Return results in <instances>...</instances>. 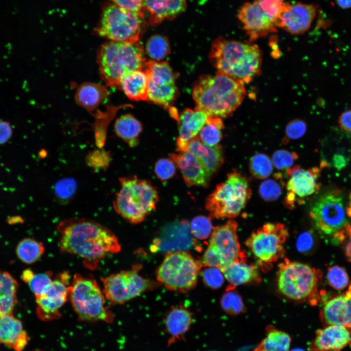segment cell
<instances>
[{
    "label": "cell",
    "mask_w": 351,
    "mask_h": 351,
    "mask_svg": "<svg viewBox=\"0 0 351 351\" xmlns=\"http://www.w3.org/2000/svg\"><path fill=\"white\" fill-rule=\"evenodd\" d=\"M57 230L60 235V252L80 257L90 269H96L100 260L121 250L118 239L111 230L90 219H65L58 224Z\"/></svg>",
    "instance_id": "1"
},
{
    "label": "cell",
    "mask_w": 351,
    "mask_h": 351,
    "mask_svg": "<svg viewBox=\"0 0 351 351\" xmlns=\"http://www.w3.org/2000/svg\"><path fill=\"white\" fill-rule=\"evenodd\" d=\"M246 95L244 83L217 73L202 75L193 86L195 108L208 116H230L241 105Z\"/></svg>",
    "instance_id": "2"
},
{
    "label": "cell",
    "mask_w": 351,
    "mask_h": 351,
    "mask_svg": "<svg viewBox=\"0 0 351 351\" xmlns=\"http://www.w3.org/2000/svg\"><path fill=\"white\" fill-rule=\"evenodd\" d=\"M262 53L256 44L219 37L212 43L209 58L217 73L243 83L261 70Z\"/></svg>",
    "instance_id": "3"
},
{
    "label": "cell",
    "mask_w": 351,
    "mask_h": 351,
    "mask_svg": "<svg viewBox=\"0 0 351 351\" xmlns=\"http://www.w3.org/2000/svg\"><path fill=\"white\" fill-rule=\"evenodd\" d=\"M97 63L101 79L107 86H118L126 75L144 70L146 62L141 43L109 41L97 51Z\"/></svg>",
    "instance_id": "4"
},
{
    "label": "cell",
    "mask_w": 351,
    "mask_h": 351,
    "mask_svg": "<svg viewBox=\"0 0 351 351\" xmlns=\"http://www.w3.org/2000/svg\"><path fill=\"white\" fill-rule=\"evenodd\" d=\"M120 189L113 201L115 211L128 222L137 224L155 211L157 191L149 181L135 176L119 178Z\"/></svg>",
    "instance_id": "5"
},
{
    "label": "cell",
    "mask_w": 351,
    "mask_h": 351,
    "mask_svg": "<svg viewBox=\"0 0 351 351\" xmlns=\"http://www.w3.org/2000/svg\"><path fill=\"white\" fill-rule=\"evenodd\" d=\"M277 285L280 292L288 298L315 304L321 273L306 264L286 259L279 265Z\"/></svg>",
    "instance_id": "6"
},
{
    "label": "cell",
    "mask_w": 351,
    "mask_h": 351,
    "mask_svg": "<svg viewBox=\"0 0 351 351\" xmlns=\"http://www.w3.org/2000/svg\"><path fill=\"white\" fill-rule=\"evenodd\" d=\"M251 195L247 178L234 170L207 197L205 208L210 213V218H233L244 209Z\"/></svg>",
    "instance_id": "7"
},
{
    "label": "cell",
    "mask_w": 351,
    "mask_h": 351,
    "mask_svg": "<svg viewBox=\"0 0 351 351\" xmlns=\"http://www.w3.org/2000/svg\"><path fill=\"white\" fill-rule=\"evenodd\" d=\"M70 286L69 298L79 320L113 322V314L105 306L103 292L94 277L76 273Z\"/></svg>",
    "instance_id": "8"
},
{
    "label": "cell",
    "mask_w": 351,
    "mask_h": 351,
    "mask_svg": "<svg viewBox=\"0 0 351 351\" xmlns=\"http://www.w3.org/2000/svg\"><path fill=\"white\" fill-rule=\"evenodd\" d=\"M310 215L321 233L332 236L333 242L344 239L351 210L346 208L342 195L336 191L326 193L313 203Z\"/></svg>",
    "instance_id": "9"
},
{
    "label": "cell",
    "mask_w": 351,
    "mask_h": 351,
    "mask_svg": "<svg viewBox=\"0 0 351 351\" xmlns=\"http://www.w3.org/2000/svg\"><path fill=\"white\" fill-rule=\"evenodd\" d=\"M201 263L184 251L168 253L156 271L157 280L167 289L187 292L196 284Z\"/></svg>",
    "instance_id": "10"
},
{
    "label": "cell",
    "mask_w": 351,
    "mask_h": 351,
    "mask_svg": "<svg viewBox=\"0 0 351 351\" xmlns=\"http://www.w3.org/2000/svg\"><path fill=\"white\" fill-rule=\"evenodd\" d=\"M237 227L235 221L229 220L223 225L213 227L209 245L202 257L204 266L221 271L244 254L238 240Z\"/></svg>",
    "instance_id": "11"
},
{
    "label": "cell",
    "mask_w": 351,
    "mask_h": 351,
    "mask_svg": "<svg viewBox=\"0 0 351 351\" xmlns=\"http://www.w3.org/2000/svg\"><path fill=\"white\" fill-rule=\"evenodd\" d=\"M141 18L115 4H109L103 9L97 31L100 36L112 41L135 43L139 39Z\"/></svg>",
    "instance_id": "12"
},
{
    "label": "cell",
    "mask_w": 351,
    "mask_h": 351,
    "mask_svg": "<svg viewBox=\"0 0 351 351\" xmlns=\"http://www.w3.org/2000/svg\"><path fill=\"white\" fill-rule=\"evenodd\" d=\"M288 235L284 224L268 223L254 232L245 244L258 264L265 269L269 268L270 265L283 256V244Z\"/></svg>",
    "instance_id": "13"
},
{
    "label": "cell",
    "mask_w": 351,
    "mask_h": 351,
    "mask_svg": "<svg viewBox=\"0 0 351 351\" xmlns=\"http://www.w3.org/2000/svg\"><path fill=\"white\" fill-rule=\"evenodd\" d=\"M136 266L101 279L106 300L113 304H122L139 295L154 285L138 273Z\"/></svg>",
    "instance_id": "14"
},
{
    "label": "cell",
    "mask_w": 351,
    "mask_h": 351,
    "mask_svg": "<svg viewBox=\"0 0 351 351\" xmlns=\"http://www.w3.org/2000/svg\"><path fill=\"white\" fill-rule=\"evenodd\" d=\"M288 176L286 184L287 195L284 201L286 207L293 209L296 203L304 202L303 199L316 193L319 188V168L306 169L296 165L286 170Z\"/></svg>",
    "instance_id": "15"
},
{
    "label": "cell",
    "mask_w": 351,
    "mask_h": 351,
    "mask_svg": "<svg viewBox=\"0 0 351 351\" xmlns=\"http://www.w3.org/2000/svg\"><path fill=\"white\" fill-rule=\"evenodd\" d=\"M320 155L321 168H345L351 159V134L340 127L332 128L321 142Z\"/></svg>",
    "instance_id": "16"
},
{
    "label": "cell",
    "mask_w": 351,
    "mask_h": 351,
    "mask_svg": "<svg viewBox=\"0 0 351 351\" xmlns=\"http://www.w3.org/2000/svg\"><path fill=\"white\" fill-rule=\"evenodd\" d=\"M69 279L70 275L66 272L59 273L44 294L35 297L36 313L40 320L49 321L61 316L60 309L69 298L71 289L70 285H68Z\"/></svg>",
    "instance_id": "17"
},
{
    "label": "cell",
    "mask_w": 351,
    "mask_h": 351,
    "mask_svg": "<svg viewBox=\"0 0 351 351\" xmlns=\"http://www.w3.org/2000/svg\"><path fill=\"white\" fill-rule=\"evenodd\" d=\"M237 17L251 41L276 31L274 23L254 0L244 4L238 10Z\"/></svg>",
    "instance_id": "18"
},
{
    "label": "cell",
    "mask_w": 351,
    "mask_h": 351,
    "mask_svg": "<svg viewBox=\"0 0 351 351\" xmlns=\"http://www.w3.org/2000/svg\"><path fill=\"white\" fill-rule=\"evenodd\" d=\"M317 9L313 4L288 3L281 15L277 27H281L292 35L303 34L310 28Z\"/></svg>",
    "instance_id": "19"
},
{
    "label": "cell",
    "mask_w": 351,
    "mask_h": 351,
    "mask_svg": "<svg viewBox=\"0 0 351 351\" xmlns=\"http://www.w3.org/2000/svg\"><path fill=\"white\" fill-rule=\"evenodd\" d=\"M351 344V332L344 327L331 325L316 331L309 351H341Z\"/></svg>",
    "instance_id": "20"
},
{
    "label": "cell",
    "mask_w": 351,
    "mask_h": 351,
    "mask_svg": "<svg viewBox=\"0 0 351 351\" xmlns=\"http://www.w3.org/2000/svg\"><path fill=\"white\" fill-rule=\"evenodd\" d=\"M320 315L325 326L339 325L351 332V284L345 294L325 302Z\"/></svg>",
    "instance_id": "21"
},
{
    "label": "cell",
    "mask_w": 351,
    "mask_h": 351,
    "mask_svg": "<svg viewBox=\"0 0 351 351\" xmlns=\"http://www.w3.org/2000/svg\"><path fill=\"white\" fill-rule=\"evenodd\" d=\"M208 116L204 112L195 108L186 109L178 117L179 136L176 140V150L185 152L187 143L196 136L205 124Z\"/></svg>",
    "instance_id": "22"
},
{
    "label": "cell",
    "mask_w": 351,
    "mask_h": 351,
    "mask_svg": "<svg viewBox=\"0 0 351 351\" xmlns=\"http://www.w3.org/2000/svg\"><path fill=\"white\" fill-rule=\"evenodd\" d=\"M170 158L180 169L188 185L208 186L211 177L194 155L189 152L173 153Z\"/></svg>",
    "instance_id": "23"
},
{
    "label": "cell",
    "mask_w": 351,
    "mask_h": 351,
    "mask_svg": "<svg viewBox=\"0 0 351 351\" xmlns=\"http://www.w3.org/2000/svg\"><path fill=\"white\" fill-rule=\"evenodd\" d=\"M186 152H190L197 158L210 177L218 170L223 163L221 146L207 145L197 136L187 143Z\"/></svg>",
    "instance_id": "24"
},
{
    "label": "cell",
    "mask_w": 351,
    "mask_h": 351,
    "mask_svg": "<svg viewBox=\"0 0 351 351\" xmlns=\"http://www.w3.org/2000/svg\"><path fill=\"white\" fill-rule=\"evenodd\" d=\"M29 338L21 322L12 314L0 316V344L16 351H22Z\"/></svg>",
    "instance_id": "25"
},
{
    "label": "cell",
    "mask_w": 351,
    "mask_h": 351,
    "mask_svg": "<svg viewBox=\"0 0 351 351\" xmlns=\"http://www.w3.org/2000/svg\"><path fill=\"white\" fill-rule=\"evenodd\" d=\"M221 271L230 285L227 291L232 290L238 285L258 283L261 281L257 267L247 263L245 254Z\"/></svg>",
    "instance_id": "26"
},
{
    "label": "cell",
    "mask_w": 351,
    "mask_h": 351,
    "mask_svg": "<svg viewBox=\"0 0 351 351\" xmlns=\"http://www.w3.org/2000/svg\"><path fill=\"white\" fill-rule=\"evenodd\" d=\"M186 0H143L149 23L156 26L165 19H174L185 10Z\"/></svg>",
    "instance_id": "27"
},
{
    "label": "cell",
    "mask_w": 351,
    "mask_h": 351,
    "mask_svg": "<svg viewBox=\"0 0 351 351\" xmlns=\"http://www.w3.org/2000/svg\"><path fill=\"white\" fill-rule=\"evenodd\" d=\"M148 83L146 73L138 70L126 75L118 86L132 100H148Z\"/></svg>",
    "instance_id": "28"
},
{
    "label": "cell",
    "mask_w": 351,
    "mask_h": 351,
    "mask_svg": "<svg viewBox=\"0 0 351 351\" xmlns=\"http://www.w3.org/2000/svg\"><path fill=\"white\" fill-rule=\"evenodd\" d=\"M104 86L93 82H84L78 87L75 95L76 102L90 112L95 110L109 96Z\"/></svg>",
    "instance_id": "29"
},
{
    "label": "cell",
    "mask_w": 351,
    "mask_h": 351,
    "mask_svg": "<svg viewBox=\"0 0 351 351\" xmlns=\"http://www.w3.org/2000/svg\"><path fill=\"white\" fill-rule=\"evenodd\" d=\"M193 323L192 313L183 307H175L168 313L165 319L167 332L172 340L179 339L190 329Z\"/></svg>",
    "instance_id": "30"
},
{
    "label": "cell",
    "mask_w": 351,
    "mask_h": 351,
    "mask_svg": "<svg viewBox=\"0 0 351 351\" xmlns=\"http://www.w3.org/2000/svg\"><path fill=\"white\" fill-rule=\"evenodd\" d=\"M18 283L8 273L0 270V316L12 314L17 302Z\"/></svg>",
    "instance_id": "31"
},
{
    "label": "cell",
    "mask_w": 351,
    "mask_h": 351,
    "mask_svg": "<svg viewBox=\"0 0 351 351\" xmlns=\"http://www.w3.org/2000/svg\"><path fill=\"white\" fill-rule=\"evenodd\" d=\"M114 129L117 135L126 142L131 147L139 142L138 136L142 132L141 123L130 114L120 116L116 121Z\"/></svg>",
    "instance_id": "32"
},
{
    "label": "cell",
    "mask_w": 351,
    "mask_h": 351,
    "mask_svg": "<svg viewBox=\"0 0 351 351\" xmlns=\"http://www.w3.org/2000/svg\"><path fill=\"white\" fill-rule=\"evenodd\" d=\"M290 336L284 332L269 328L266 336L253 351H290Z\"/></svg>",
    "instance_id": "33"
},
{
    "label": "cell",
    "mask_w": 351,
    "mask_h": 351,
    "mask_svg": "<svg viewBox=\"0 0 351 351\" xmlns=\"http://www.w3.org/2000/svg\"><path fill=\"white\" fill-rule=\"evenodd\" d=\"M177 95L175 84L159 85L151 82L148 83V100L162 105L169 110L172 108L171 104Z\"/></svg>",
    "instance_id": "34"
},
{
    "label": "cell",
    "mask_w": 351,
    "mask_h": 351,
    "mask_svg": "<svg viewBox=\"0 0 351 351\" xmlns=\"http://www.w3.org/2000/svg\"><path fill=\"white\" fill-rule=\"evenodd\" d=\"M45 250L43 243L33 238H25L17 245L16 249L18 257L26 264H32L37 261Z\"/></svg>",
    "instance_id": "35"
},
{
    "label": "cell",
    "mask_w": 351,
    "mask_h": 351,
    "mask_svg": "<svg viewBox=\"0 0 351 351\" xmlns=\"http://www.w3.org/2000/svg\"><path fill=\"white\" fill-rule=\"evenodd\" d=\"M224 124L221 118L208 116L206 122L201 129L197 136L205 144L214 146L219 143L222 137Z\"/></svg>",
    "instance_id": "36"
},
{
    "label": "cell",
    "mask_w": 351,
    "mask_h": 351,
    "mask_svg": "<svg viewBox=\"0 0 351 351\" xmlns=\"http://www.w3.org/2000/svg\"><path fill=\"white\" fill-rule=\"evenodd\" d=\"M146 51L154 60L163 59L170 53L169 39L166 36L160 35L151 36L147 41Z\"/></svg>",
    "instance_id": "37"
},
{
    "label": "cell",
    "mask_w": 351,
    "mask_h": 351,
    "mask_svg": "<svg viewBox=\"0 0 351 351\" xmlns=\"http://www.w3.org/2000/svg\"><path fill=\"white\" fill-rule=\"evenodd\" d=\"M249 167L251 174L259 179L267 178L273 170L272 161L263 153L256 154L250 158Z\"/></svg>",
    "instance_id": "38"
},
{
    "label": "cell",
    "mask_w": 351,
    "mask_h": 351,
    "mask_svg": "<svg viewBox=\"0 0 351 351\" xmlns=\"http://www.w3.org/2000/svg\"><path fill=\"white\" fill-rule=\"evenodd\" d=\"M276 27L281 14L289 2L285 0H254Z\"/></svg>",
    "instance_id": "39"
},
{
    "label": "cell",
    "mask_w": 351,
    "mask_h": 351,
    "mask_svg": "<svg viewBox=\"0 0 351 351\" xmlns=\"http://www.w3.org/2000/svg\"><path fill=\"white\" fill-rule=\"evenodd\" d=\"M221 299V305L226 312L231 315H237L245 310L241 297L235 292L228 290Z\"/></svg>",
    "instance_id": "40"
},
{
    "label": "cell",
    "mask_w": 351,
    "mask_h": 351,
    "mask_svg": "<svg viewBox=\"0 0 351 351\" xmlns=\"http://www.w3.org/2000/svg\"><path fill=\"white\" fill-rule=\"evenodd\" d=\"M52 275L50 271L34 274L28 284L35 297L44 294L49 289L53 281Z\"/></svg>",
    "instance_id": "41"
},
{
    "label": "cell",
    "mask_w": 351,
    "mask_h": 351,
    "mask_svg": "<svg viewBox=\"0 0 351 351\" xmlns=\"http://www.w3.org/2000/svg\"><path fill=\"white\" fill-rule=\"evenodd\" d=\"M77 184L72 178H65L59 180L54 187L55 194L58 200L62 203L70 200L76 192Z\"/></svg>",
    "instance_id": "42"
},
{
    "label": "cell",
    "mask_w": 351,
    "mask_h": 351,
    "mask_svg": "<svg viewBox=\"0 0 351 351\" xmlns=\"http://www.w3.org/2000/svg\"><path fill=\"white\" fill-rule=\"evenodd\" d=\"M213 230L210 218L203 215H198L191 221V233L198 239H204L208 238L211 234Z\"/></svg>",
    "instance_id": "43"
},
{
    "label": "cell",
    "mask_w": 351,
    "mask_h": 351,
    "mask_svg": "<svg viewBox=\"0 0 351 351\" xmlns=\"http://www.w3.org/2000/svg\"><path fill=\"white\" fill-rule=\"evenodd\" d=\"M329 284L336 290L345 289L349 283V277L344 269L333 266L328 269L327 275Z\"/></svg>",
    "instance_id": "44"
},
{
    "label": "cell",
    "mask_w": 351,
    "mask_h": 351,
    "mask_svg": "<svg viewBox=\"0 0 351 351\" xmlns=\"http://www.w3.org/2000/svg\"><path fill=\"white\" fill-rule=\"evenodd\" d=\"M307 130V124L300 119H296L288 123L285 128V136L282 143L287 144L291 140H295L302 137Z\"/></svg>",
    "instance_id": "45"
},
{
    "label": "cell",
    "mask_w": 351,
    "mask_h": 351,
    "mask_svg": "<svg viewBox=\"0 0 351 351\" xmlns=\"http://www.w3.org/2000/svg\"><path fill=\"white\" fill-rule=\"evenodd\" d=\"M298 157V156L295 152L278 150L273 154L272 162L276 169L286 170L291 168Z\"/></svg>",
    "instance_id": "46"
},
{
    "label": "cell",
    "mask_w": 351,
    "mask_h": 351,
    "mask_svg": "<svg viewBox=\"0 0 351 351\" xmlns=\"http://www.w3.org/2000/svg\"><path fill=\"white\" fill-rule=\"evenodd\" d=\"M280 185L275 180L267 179L261 183L259 193L266 201H273L279 198L281 194Z\"/></svg>",
    "instance_id": "47"
},
{
    "label": "cell",
    "mask_w": 351,
    "mask_h": 351,
    "mask_svg": "<svg viewBox=\"0 0 351 351\" xmlns=\"http://www.w3.org/2000/svg\"><path fill=\"white\" fill-rule=\"evenodd\" d=\"M176 165L170 158L158 159L155 166V172L157 177L162 181H165L173 177L176 172Z\"/></svg>",
    "instance_id": "48"
},
{
    "label": "cell",
    "mask_w": 351,
    "mask_h": 351,
    "mask_svg": "<svg viewBox=\"0 0 351 351\" xmlns=\"http://www.w3.org/2000/svg\"><path fill=\"white\" fill-rule=\"evenodd\" d=\"M202 276L204 283L212 289L219 288L224 282L223 273L217 268L207 267L203 271Z\"/></svg>",
    "instance_id": "49"
},
{
    "label": "cell",
    "mask_w": 351,
    "mask_h": 351,
    "mask_svg": "<svg viewBox=\"0 0 351 351\" xmlns=\"http://www.w3.org/2000/svg\"><path fill=\"white\" fill-rule=\"evenodd\" d=\"M110 159L109 153L103 150H98L89 153L86 158V162L93 168L105 169L108 166Z\"/></svg>",
    "instance_id": "50"
},
{
    "label": "cell",
    "mask_w": 351,
    "mask_h": 351,
    "mask_svg": "<svg viewBox=\"0 0 351 351\" xmlns=\"http://www.w3.org/2000/svg\"><path fill=\"white\" fill-rule=\"evenodd\" d=\"M114 4L138 14L142 18L145 14L143 0H112Z\"/></svg>",
    "instance_id": "51"
},
{
    "label": "cell",
    "mask_w": 351,
    "mask_h": 351,
    "mask_svg": "<svg viewBox=\"0 0 351 351\" xmlns=\"http://www.w3.org/2000/svg\"><path fill=\"white\" fill-rule=\"evenodd\" d=\"M12 135V129L10 124L7 121L0 120V145L6 143Z\"/></svg>",
    "instance_id": "52"
},
{
    "label": "cell",
    "mask_w": 351,
    "mask_h": 351,
    "mask_svg": "<svg viewBox=\"0 0 351 351\" xmlns=\"http://www.w3.org/2000/svg\"><path fill=\"white\" fill-rule=\"evenodd\" d=\"M338 122L341 129L351 134V110L343 112L338 118Z\"/></svg>",
    "instance_id": "53"
},
{
    "label": "cell",
    "mask_w": 351,
    "mask_h": 351,
    "mask_svg": "<svg viewBox=\"0 0 351 351\" xmlns=\"http://www.w3.org/2000/svg\"><path fill=\"white\" fill-rule=\"evenodd\" d=\"M297 242L299 249L302 251L310 250L313 245V238L311 234L305 233L300 235Z\"/></svg>",
    "instance_id": "54"
},
{
    "label": "cell",
    "mask_w": 351,
    "mask_h": 351,
    "mask_svg": "<svg viewBox=\"0 0 351 351\" xmlns=\"http://www.w3.org/2000/svg\"><path fill=\"white\" fill-rule=\"evenodd\" d=\"M35 273L30 269L24 270L21 274L22 280L28 283L34 276Z\"/></svg>",
    "instance_id": "55"
},
{
    "label": "cell",
    "mask_w": 351,
    "mask_h": 351,
    "mask_svg": "<svg viewBox=\"0 0 351 351\" xmlns=\"http://www.w3.org/2000/svg\"><path fill=\"white\" fill-rule=\"evenodd\" d=\"M350 238L346 244L345 250L348 260L351 262V233H348Z\"/></svg>",
    "instance_id": "56"
},
{
    "label": "cell",
    "mask_w": 351,
    "mask_h": 351,
    "mask_svg": "<svg viewBox=\"0 0 351 351\" xmlns=\"http://www.w3.org/2000/svg\"><path fill=\"white\" fill-rule=\"evenodd\" d=\"M337 5L341 8H351V0H335Z\"/></svg>",
    "instance_id": "57"
},
{
    "label": "cell",
    "mask_w": 351,
    "mask_h": 351,
    "mask_svg": "<svg viewBox=\"0 0 351 351\" xmlns=\"http://www.w3.org/2000/svg\"><path fill=\"white\" fill-rule=\"evenodd\" d=\"M290 351H306L301 348H294Z\"/></svg>",
    "instance_id": "58"
},
{
    "label": "cell",
    "mask_w": 351,
    "mask_h": 351,
    "mask_svg": "<svg viewBox=\"0 0 351 351\" xmlns=\"http://www.w3.org/2000/svg\"></svg>",
    "instance_id": "59"
}]
</instances>
